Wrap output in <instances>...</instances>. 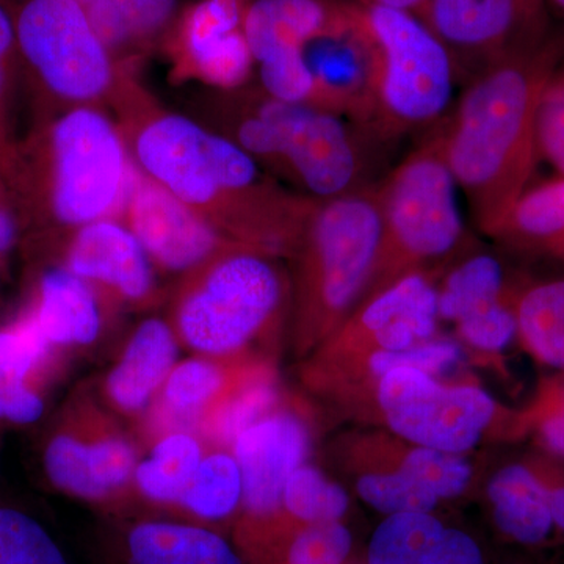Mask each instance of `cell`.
I'll return each instance as SVG.
<instances>
[{"instance_id":"obj_1","label":"cell","mask_w":564,"mask_h":564,"mask_svg":"<svg viewBox=\"0 0 564 564\" xmlns=\"http://www.w3.org/2000/svg\"><path fill=\"white\" fill-rule=\"evenodd\" d=\"M111 106L141 173L231 242L263 254H292L317 199L278 187L229 137L163 109L133 70Z\"/></svg>"},{"instance_id":"obj_2","label":"cell","mask_w":564,"mask_h":564,"mask_svg":"<svg viewBox=\"0 0 564 564\" xmlns=\"http://www.w3.org/2000/svg\"><path fill=\"white\" fill-rule=\"evenodd\" d=\"M563 54L564 35L549 32L478 69L441 137L456 185L485 232L499 234L527 191L540 155L538 107Z\"/></svg>"},{"instance_id":"obj_3","label":"cell","mask_w":564,"mask_h":564,"mask_svg":"<svg viewBox=\"0 0 564 564\" xmlns=\"http://www.w3.org/2000/svg\"><path fill=\"white\" fill-rule=\"evenodd\" d=\"M381 242L377 192L315 202L293 248V313L300 340L339 329L369 288Z\"/></svg>"},{"instance_id":"obj_4","label":"cell","mask_w":564,"mask_h":564,"mask_svg":"<svg viewBox=\"0 0 564 564\" xmlns=\"http://www.w3.org/2000/svg\"><path fill=\"white\" fill-rule=\"evenodd\" d=\"M231 110L226 137L259 165L295 182L317 202L355 192L361 162L351 132L336 111L269 96Z\"/></svg>"},{"instance_id":"obj_5","label":"cell","mask_w":564,"mask_h":564,"mask_svg":"<svg viewBox=\"0 0 564 564\" xmlns=\"http://www.w3.org/2000/svg\"><path fill=\"white\" fill-rule=\"evenodd\" d=\"M43 150L44 202L58 225L77 229L118 218L135 163L101 107H70L52 122Z\"/></svg>"},{"instance_id":"obj_6","label":"cell","mask_w":564,"mask_h":564,"mask_svg":"<svg viewBox=\"0 0 564 564\" xmlns=\"http://www.w3.org/2000/svg\"><path fill=\"white\" fill-rule=\"evenodd\" d=\"M456 181L441 139L404 159L377 191L381 242L367 299L463 239Z\"/></svg>"},{"instance_id":"obj_7","label":"cell","mask_w":564,"mask_h":564,"mask_svg":"<svg viewBox=\"0 0 564 564\" xmlns=\"http://www.w3.org/2000/svg\"><path fill=\"white\" fill-rule=\"evenodd\" d=\"M284 295V280L267 254L231 248L191 272L176 303L177 333L195 350L228 355L276 317Z\"/></svg>"},{"instance_id":"obj_8","label":"cell","mask_w":564,"mask_h":564,"mask_svg":"<svg viewBox=\"0 0 564 564\" xmlns=\"http://www.w3.org/2000/svg\"><path fill=\"white\" fill-rule=\"evenodd\" d=\"M14 33L36 76L70 107L111 104L133 69L104 46L77 0H28L18 11Z\"/></svg>"},{"instance_id":"obj_9","label":"cell","mask_w":564,"mask_h":564,"mask_svg":"<svg viewBox=\"0 0 564 564\" xmlns=\"http://www.w3.org/2000/svg\"><path fill=\"white\" fill-rule=\"evenodd\" d=\"M377 47V104L392 124L436 121L454 95L455 62L440 36L411 11L367 7Z\"/></svg>"},{"instance_id":"obj_10","label":"cell","mask_w":564,"mask_h":564,"mask_svg":"<svg viewBox=\"0 0 564 564\" xmlns=\"http://www.w3.org/2000/svg\"><path fill=\"white\" fill-rule=\"evenodd\" d=\"M378 406L389 429L408 443L462 455L480 443L497 411L477 386L443 384L408 367L378 380Z\"/></svg>"},{"instance_id":"obj_11","label":"cell","mask_w":564,"mask_h":564,"mask_svg":"<svg viewBox=\"0 0 564 564\" xmlns=\"http://www.w3.org/2000/svg\"><path fill=\"white\" fill-rule=\"evenodd\" d=\"M232 447L243 486L240 545L258 562H272L288 536L282 491L306 458L310 434L296 415L269 414L243 430Z\"/></svg>"},{"instance_id":"obj_12","label":"cell","mask_w":564,"mask_h":564,"mask_svg":"<svg viewBox=\"0 0 564 564\" xmlns=\"http://www.w3.org/2000/svg\"><path fill=\"white\" fill-rule=\"evenodd\" d=\"M118 218L150 259L172 272L191 273L220 252L240 247L137 166Z\"/></svg>"},{"instance_id":"obj_13","label":"cell","mask_w":564,"mask_h":564,"mask_svg":"<svg viewBox=\"0 0 564 564\" xmlns=\"http://www.w3.org/2000/svg\"><path fill=\"white\" fill-rule=\"evenodd\" d=\"M547 0H429L426 25L452 55L485 65L549 32Z\"/></svg>"},{"instance_id":"obj_14","label":"cell","mask_w":564,"mask_h":564,"mask_svg":"<svg viewBox=\"0 0 564 564\" xmlns=\"http://www.w3.org/2000/svg\"><path fill=\"white\" fill-rule=\"evenodd\" d=\"M437 321V289L425 273L414 272L366 299L340 339L364 350H406L432 339Z\"/></svg>"},{"instance_id":"obj_15","label":"cell","mask_w":564,"mask_h":564,"mask_svg":"<svg viewBox=\"0 0 564 564\" xmlns=\"http://www.w3.org/2000/svg\"><path fill=\"white\" fill-rule=\"evenodd\" d=\"M65 267L126 302H143L154 288L150 256L120 218H104L77 228Z\"/></svg>"},{"instance_id":"obj_16","label":"cell","mask_w":564,"mask_h":564,"mask_svg":"<svg viewBox=\"0 0 564 564\" xmlns=\"http://www.w3.org/2000/svg\"><path fill=\"white\" fill-rule=\"evenodd\" d=\"M43 466L51 484L61 491L101 500L128 484L135 470V452L121 437L84 441L61 429L44 447Z\"/></svg>"},{"instance_id":"obj_17","label":"cell","mask_w":564,"mask_h":564,"mask_svg":"<svg viewBox=\"0 0 564 564\" xmlns=\"http://www.w3.org/2000/svg\"><path fill=\"white\" fill-rule=\"evenodd\" d=\"M332 0H250L243 33L259 63L300 54L343 24Z\"/></svg>"},{"instance_id":"obj_18","label":"cell","mask_w":564,"mask_h":564,"mask_svg":"<svg viewBox=\"0 0 564 564\" xmlns=\"http://www.w3.org/2000/svg\"><path fill=\"white\" fill-rule=\"evenodd\" d=\"M44 339L54 345H87L101 332V310L90 282L66 267L40 278L28 313Z\"/></svg>"},{"instance_id":"obj_19","label":"cell","mask_w":564,"mask_h":564,"mask_svg":"<svg viewBox=\"0 0 564 564\" xmlns=\"http://www.w3.org/2000/svg\"><path fill=\"white\" fill-rule=\"evenodd\" d=\"M122 564H242L221 534L180 522H137L121 540Z\"/></svg>"},{"instance_id":"obj_20","label":"cell","mask_w":564,"mask_h":564,"mask_svg":"<svg viewBox=\"0 0 564 564\" xmlns=\"http://www.w3.org/2000/svg\"><path fill=\"white\" fill-rule=\"evenodd\" d=\"M494 524L503 536L522 545H541L555 533L547 491L536 467L508 464L489 480Z\"/></svg>"},{"instance_id":"obj_21","label":"cell","mask_w":564,"mask_h":564,"mask_svg":"<svg viewBox=\"0 0 564 564\" xmlns=\"http://www.w3.org/2000/svg\"><path fill=\"white\" fill-rule=\"evenodd\" d=\"M177 347L173 329L159 318L141 323L107 380L110 399L122 411H139L174 369Z\"/></svg>"},{"instance_id":"obj_22","label":"cell","mask_w":564,"mask_h":564,"mask_svg":"<svg viewBox=\"0 0 564 564\" xmlns=\"http://www.w3.org/2000/svg\"><path fill=\"white\" fill-rule=\"evenodd\" d=\"M104 46L120 63L166 36L177 17V0H93L85 7Z\"/></svg>"},{"instance_id":"obj_23","label":"cell","mask_w":564,"mask_h":564,"mask_svg":"<svg viewBox=\"0 0 564 564\" xmlns=\"http://www.w3.org/2000/svg\"><path fill=\"white\" fill-rule=\"evenodd\" d=\"M248 2L250 0H193L177 14L165 41L177 79H187L196 63L243 31Z\"/></svg>"},{"instance_id":"obj_24","label":"cell","mask_w":564,"mask_h":564,"mask_svg":"<svg viewBox=\"0 0 564 564\" xmlns=\"http://www.w3.org/2000/svg\"><path fill=\"white\" fill-rule=\"evenodd\" d=\"M514 307L518 336L525 350L564 373V280L533 285Z\"/></svg>"},{"instance_id":"obj_25","label":"cell","mask_w":564,"mask_h":564,"mask_svg":"<svg viewBox=\"0 0 564 564\" xmlns=\"http://www.w3.org/2000/svg\"><path fill=\"white\" fill-rule=\"evenodd\" d=\"M445 533L432 513L386 516L370 538L367 564H437Z\"/></svg>"},{"instance_id":"obj_26","label":"cell","mask_w":564,"mask_h":564,"mask_svg":"<svg viewBox=\"0 0 564 564\" xmlns=\"http://www.w3.org/2000/svg\"><path fill=\"white\" fill-rule=\"evenodd\" d=\"M503 303L507 302L502 263L488 254L464 261L437 289V315L455 325Z\"/></svg>"},{"instance_id":"obj_27","label":"cell","mask_w":564,"mask_h":564,"mask_svg":"<svg viewBox=\"0 0 564 564\" xmlns=\"http://www.w3.org/2000/svg\"><path fill=\"white\" fill-rule=\"evenodd\" d=\"M202 462V445L195 437L187 433L170 434L137 467V485L152 502L180 505Z\"/></svg>"},{"instance_id":"obj_28","label":"cell","mask_w":564,"mask_h":564,"mask_svg":"<svg viewBox=\"0 0 564 564\" xmlns=\"http://www.w3.org/2000/svg\"><path fill=\"white\" fill-rule=\"evenodd\" d=\"M348 507L350 499L344 488L304 464L289 477L282 491V516L288 534L296 527L343 521Z\"/></svg>"},{"instance_id":"obj_29","label":"cell","mask_w":564,"mask_h":564,"mask_svg":"<svg viewBox=\"0 0 564 564\" xmlns=\"http://www.w3.org/2000/svg\"><path fill=\"white\" fill-rule=\"evenodd\" d=\"M242 474L236 458L214 454L203 458L180 505L202 521L217 522L242 505Z\"/></svg>"},{"instance_id":"obj_30","label":"cell","mask_w":564,"mask_h":564,"mask_svg":"<svg viewBox=\"0 0 564 564\" xmlns=\"http://www.w3.org/2000/svg\"><path fill=\"white\" fill-rule=\"evenodd\" d=\"M276 400L272 377L261 373L248 378L232 392H226L214 408L209 419L212 436L223 444H234L243 430L272 414Z\"/></svg>"},{"instance_id":"obj_31","label":"cell","mask_w":564,"mask_h":564,"mask_svg":"<svg viewBox=\"0 0 564 564\" xmlns=\"http://www.w3.org/2000/svg\"><path fill=\"white\" fill-rule=\"evenodd\" d=\"M564 232V176L525 191L499 234L551 242Z\"/></svg>"},{"instance_id":"obj_32","label":"cell","mask_w":564,"mask_h":564,"mask_svg":"<svg viewBox=\"0 0 564 564\" xmlns=\"http://www.w3.org/2000/svg\"><path fill=\"white\" fill-rule=\"evenodd\" d=\"M0 564H69L54 538L31 514L0 505Z\"/></svg>"},{"instance_id":"obj_33","label":"cell","mask_w":564,"mask_h":564,"mask_svg":"<svg viewBox=\"0 0 564 564\" xmlns=\"http://www.w3.org/2000/svg\"><path fill=\"white\" fill-rule=\"evenodd\" d=\"M51 348L28 314L0 328V388L35 391L32 375L46 361Z\"/></svg>"},{"instance_id":"obj_34","label":"cell","mask_w":564,"mask_h":564,"mask_svg":"<svg viewBox=\"0 0 564 564\" xmlns=\"http://www.w3.org/2000/svg\"><path fill=\"white\" fill-rule=\"evenodd\" d=\"M352 534L343 521L296 527L274 552L276 564H345Z\"/></svg>"},{"instance_id":"obj_35","label":"cell","mask_w":564,"mask_h":564,"mask_svg":"<svg viewBox=\"0 0 564 564\" xmlns=\"http://www.w3.org/2000/svg\"><path fill=\"white\" fill-rule=\"evenodd\" d=\"M356 492L362 502L386 516L432 513L440 503L436 494L399 469L361 475Z\"/></svg>"},{"instance_id":"obj_36","label":"cell","mask_w":564,"mask_h":564,"mask_svg":"<svg viewBox=\"0 0 564 564\" xmlns=\"http://www.w3.org/2000/svg\"><path fill=\"white\" fill-rule=\"evenodd\" d=\"M225 388L226 373L220 367L204 359H192L174 367L166 378L163 399L173 413L193 415L220 402Z\"/></svg>"},{"instance_id":"obj_37","label":"cell","mask_w":564,"mask_h":564,"mask_svg":"<svg viewBox=\"0 0 564 564\" xmlns=\"http://www.w3.org/2000/svg\"><path fill=\"white\" fill-rule=\"evenodd\" d=\"M397 469L436 494L437 499H455L466 491L473 467L462 454L414 445Z\"/></svg>"},{"instance_id":"obj_38","label":"cell","mask_w":564,"mask_h":564,"mask_svg":"<svg viewBox=\"0 0 564 564\" xmlns=\"http://www.w3.org/2000/svg\"><path fill=\"white\" fill-rule=\"evenodd\" d=\"M258 68L265 96L274 101L313 106L315 79L304 52L259 63Z\"/></svg>"},{"instance_id":"obj_39","label":"cell","mask_w":564,"mask_h":564,"mask_svg":"<svg viewBox=\"0 0 564 564\" xmlns=\"http://www.w3.org/2000/svg\"><path fill=\"white\" fill-rule=\"evenodd\" d=\"M462 359V348L454 340L430 339L400 351H373L367 367L377 380L400 367L440 375Z\"/></svg>"},{"instance_id":"obj_40","label":"cell","mask_w":564,"mask_h":564,"mask_svg":"<svg viewBox=\"0 0 564 564\" xmlns=\"http://www.w3.org/2000/svg\"><path fill=\"white\" fill-rule=\"evenodd\" d=\"M538 154L564 176V77L545 88L536 113Z\"/></svg>"},{"instance_id":"obj_41","label":"cell","mask_w":564,"mask_h":564,"mask_svg":"<svg viewBox=\"0 0 564 564\" xmlns=\"http://www.w3.org/2000/svg\"><path fill=\"white\" fill-rule=\"evenodd\" d=\"M459 337L480 351H502L518 334L514 304L503 303L488 313L456 323Z\"/></svg>"},{"instance_id":"obj_42","label":"cell","mask_w":564,"mask_h":564,"mask_svg":"<svg viewBox=\"0 0 564 564\" xmlns=\"http://www.w3.org/2000/svg\"><path fill=\"white\" fill-rule=\"evenodd\" d=\"M533 425L541 444L564 458V408L538 403L533 411Z\"/></svg>"},{"instance_id":"obj_43","label":"cell","mask_w":564,"mask_h":564,"mask_svg":"<svg viewBox=\"0 0 564 564\" xmlns=\"http://www.w3.org/2000/svg\"><path fill=\"white\" fill-rule=\"evenodd\" d=\"M538 474L544 481L547 491L549 507H551L552 519H554L555 532L564 534V475L556 473L552 466L538 464Z\"/></svg>"},{"instance_id":"obj_44","label":"cell","mask_w":564,"mask_h":564,"mask_svg":"<svg viewBox=\"0 0 564 564\" xmlns=\"http://www.w3.org/2000/svg\"><path fill=\"white\" fill-rule=\"evenodd\" d=\"M14 50H17L14 21H11L9 13L0 6V58L9 63V58Z\"/></svg>"},{"instance_id":"obj_45","label":"cell","mask_w":564,"mask_h":564,"mask_svg":"<svg viewBox=\"0 0 564 564\" xmlns=\"http://www.w3.org/2000/svg\"><path fill=\"white\" fill-rule=\"evenodd\" d=\"M17 236V226L13 218L6 209L0 207V252H6L13 243Z\"/></svg>"},{"instance_id":"obj_46","label":"cell","mask_w":564,"mask_h":564,"mask_svg":"<svg viewBox=\"0 0 564 564\" xmlns=\"http://www.w3.org/2000/svg\"><path fill=\"white\" fill-rule=\"evenodd\" d=\"M538 403L554 404V406L564 408V378L545 386Z\"/></svg>"},{"instance_id":"obj_47","label":"cell","mask_w":564,"mask_h":564,"mask_svg":"<svg viewBox=\"0 0 564 564\" xmlns=\"http://www.w3.org/2000/svg\"><path fill=\"white\" fill-rule=\"evenodd\" d=\"M549 248L551 250H554L555 252H558L560 256H563L564 258V232L562 236L555 237V239H552L551 242H547Z\"/></svg>"},{"instance_id":"obj_48","label":"cell","mask_w":564,"mask_h":564,"mask_svg":"<svg viewBox=\"0 0 564 564\" xmlns=\"http://www.w3.org/2000/svg\"><path fill=\"white\" fill-rule=\"evenodd\" d=\"M6 70H7V62H3L0 58V95H2L3 84H6Z\"/></svg>"},{"instance_id":"obj_49","label":"cell","mask_w":564,"mask_h":564,"mask_svg":"<svg viewBox=\"0 0 564 564\" xmlns=\"http://www.w3.org/2000/svg\"><path fill=\"white\" fill-rule=\"evenodd\" d=\"M549 7H554L555 10L562 11L564 14V0H547Z\"/></svg>"},{"instance_id":"obj_50","label":"cell","mask_w":564,"mask_h":564,"mask_svg":"<svg viewBox=\"0 0 564 564\" xmlns=\"http://www.w3.org/2000/svg\"><path fill=\"white\" fill-rule=\"evenodd\" d=\"M77 2H80V3H82V6L87 7V6H88V3H91V2H93V0H77Z\"/></svg>"}]
</instances>
